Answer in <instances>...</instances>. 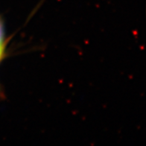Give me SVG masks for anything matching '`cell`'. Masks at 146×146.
<instances>
[{
  "label": "cell",
  "mask_w": 146,
  "mask_h": 146,
  "mask_svg": "<svg viewBox=\"0 0 146 146\" xmlns=\"http://www.w3.org/2000/svg\"><path fill=\"white\" fill-rule=\"evenodd\" d=\"M5 51V37H4V31L2 25L0 23V60L2 58L3 53Z\"/></svg>",
  "instance_id": "obj_1"
}]
</instances>
